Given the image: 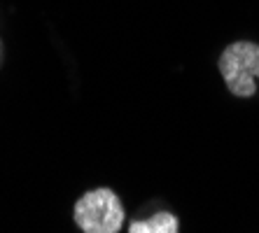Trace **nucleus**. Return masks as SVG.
Listing matches in <instances>:
<instances>
[{"label": "nucleus", "instance_id": "obj_1", "mask_svg": "<svg viewBox=\"0 0 259 233\" xmlns=\"http://www.w3.org/2000/svg\"><path fill=\"white\" fill-rule=\"evenodd\" d=\"M72 219L84 233H117L124 226L126 212L121 198L112 189L98 187L77 198L72 208Z\"/></svg>", "mask_w": 259, "mask_h": 233}, {"label": "nucleus", "instance_id": "obj_2", "mask_svg": "<svg viewBox=\"0 0 259 233\" xmlns=\"http://www.w3.org/2000/svg\"><path fill=\"white\" fill-rule=\"evenodd\" d=\"M220 72L227 84V89L238 98H250L257 94L259 82V44L250 40L231 42L222 52L220 61Z\"/></svg>", "mask_w": 259, "mask_h": 233}, {"label": "nucleus", "instance_id": "obj_3", "mask_svg": "<svg viewBox=\"0 0 259 233\" xmlns=\"http://www.w3.org/2000/svg\"><path fill=\"white\" fill-rule=\"evenodd\" d=\"M178 228H180L178 217L166 212V210L152 215L150 219H140V221H131L128 224V231L131 233H178Z\"/></svg>", "mask_w": 259, "mask_h": 233}, {"label": "nucleus", "instance_id": "obj_4", "mask_svg": "<svg viewBox=\"0 0 259 233\" xmlns=\"http://www.w3.org/2000/svg\"><path fill=\"white\" fill-rule=\"evenodd\" d=\"M0 54H3V42H0Z\"/></svg>", "mask_w": 259, "mask_h": 233}]
</instances>
